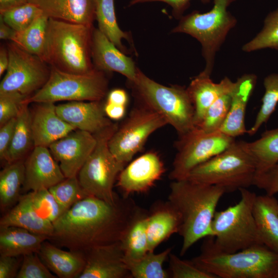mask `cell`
I'll use <instances>...</instances> for the list:
<instances>
[{"label":"cell","mask_w":278,"mask_h":278,"mask_svg":"<svg viewBox=\"0 0 278 278\" xmlns=\"http://www.w3.org/2000/svg\"><path fill=\"white\" fill-rule=\"evenodd\" d=\"M141 209L129 196L114 204L86 196L53 223L54 232L48 240L84 254L93 247L120 241Z\"/></svg>","instance_id":"1"},{"label":"cell","mask_w":278,"mask_h":278,"mask_svg":"<svg viewBox=\"0 0 278 278\" xmlns=\"http://www.w3.org/2000/svg\"><path fill=\"white\" fill-rule=\"evenodd\" d=\"M225 190L187 179L172 181L167 201L179 214L178 233L182 238L180 256L202 238L213 237L212 220Z\"/></svg>","instance_id":"2"},{"label":"cell","mask_w":278,"mask_h":278,"mask_svg":"<svg viewBox=\"0 0 278 278\" xmlns=\"http://www.w3.org/2000/svg\"><path fill=\"white\" fill-rule=\"evenodd\" d=\"M93 26L49 18L41 59L63 72L86 74L94 67L92 58Z\"/></svg>","instance_id":"3"},{"label":"cell","mask_w":278,"mask_h":278,"mask_svg":"<svg viewBox=\"0 0 278 278\" xmlns=\"http://www.w3.org/2000/svg\"><path fill=\"white\" fill-rule=\"evenodd\" d=\"M201 247L191 260L217 278H278V253L263 244L231 253Z\"/></svg>","instance_id":"4"},{"label":"cell","mask_w":278,"mask_h":278,"mask_svg":"<svg viewBox=\"0 0 278 278\" xmlns=\"http://www.w3.org/2000/svg\"><path fill=\"white\" fill-rule=\"evenodd\" d=\"M239 190L240 199L237 204L215 213L212 223L213 236L203 242L214 251L231 253L263 244L253 215L257 195L247 188Z\"/></svg>","instance_id":"5"},{"label":"cell","mask_w":278,"mask_h":278,"mask_svg":"<svg viewBox=\"0 0 278 278\" xmlns=\"http://www.w3.org/2000/svg\"><path fill=\"white\" fill-rule=\"evenodd\" d=\"M129 83L136 101L161 115L179 136L195 127L194 108L186 88L159 83L139 68L135 80Z\"/></svg>","instance_id":"6"},{"label":"cell","mask_w":278,"mask_h":278,"mask_svg":"<svg viewBox=\"0 0 278 278\" xmlns=\"http://www.w3.org/2000/svg\"><path fill=\"white\" fill-rule=\"evenodd\" d=\"M256 172L255 163L242 141H235L223 151L195 168L186 179L222 187L227 193L253 185Z\"/></svg>","instance_id":"7"},{"label":"cell","mask_w":278,"mask_h":278,"mask_svg":"<svg viewBox=\"0 0 278 278\" xmlns=\"http://www.w3.org/2000/svg\"><path fill=\"white\" fill-rule=\"evenodd\" d=\"M236 0H213L212 8L205 13L194 11L182 16L172 33L188 34L201 45L202 54L205 61L203 72L211 75L215 57L229 32L237 21L228 9Z\"/></svg>","instance_id":"8"},{"label":"cell","mask_w":278,"mask_h":278,"mask_svg":"<svg viewBox=\"0 0 278 278\" xmlns=\"http://www.w3.org/2000/svg\"><path fill=\"white\" fill-rule=\"evenodd\" d=\"M118 128L116 124L94 134L96 146L79 171L80 184L88 196L114 204L119 198L113 191L115 181L125 166L111 153L109 141Z\"/></svg>","instance_id":"9"},{"label":"cell","mask_w":278,"mask_h":278,"mask_svg":"<svg viewBox=\"0 0 278 278\" xmlns=\"http://www.w3.org/2000/svg\"><path fill=\"white\" fill-rule=\"evenodd\" d=\"M108 80L105 72L95 68L86 74L65 72L51 67L45 84L24 103L59 101H101L107 95Z\"/></svg>","instance_id":"10"},{"label":"cell","mask_w":278,"mask_h":278,"mask_svg":"<svg viewBox=\"0 0 278 278\" xmlns=\"http://www.w3.org/2000/svg\"><path fill=\"white\" fill-rule=\"evenodd\" d=\"M108 143L116 159L124 166L143 148L149 136L167 124L159 114L137 101Z\"/></svg>","instance_id":"11"},{"label":"cell","mask_w":278,"mask_h":278,"mask_svg":"<svg viewBox=\"0 0 278 278\" xmlns=\"http://www.w3.org/2000/svg\"><path fill=\"white\" fill-rule=\"evenodd\" d=\"M235 141L220 131L204 132L194 127L179 136L177 152L169 178L172 181L186 179L196 167L222 152Z\"/></svg>","instance_id":"12"},{"label":"cell","mask_w":278,"mask_h":278,"mask_svg":"<svg viewBox=\"0 0 278 278\" xmlns=\"http://www.w3.org/2000/svg\"><path fill=\"white\" fill-rule=\"evenodd\" d=\"M7 48L9 62L0 83V93L18 92L27 96L33 94L48 80L51 67L12 42Z\"/></svg>","instance_id":"13"},{"label":"cell","mask_w":278,"mask_h":278,"mask_svg":"<svg viewBox=\"0 0 278 278\" xmlns=\"http://www.w3.org/2000/svg\"><path fill=\"white\" fill-rule=\"evenodd\" d=\"M94 134L76 129L48 146L65 178L76 177L93 151Z\"/></svg>","instance_id":"14"},{"label":"cell","mask_w":278,"mask_h":278,"mask_svg":"<svg viewBox=\"0 0 278 278\" xmlns=\"http://www.w3.org/2000/svg\"><path fill=\"white\" fill-rule=\"evenodd\" d=\"M165 171L164 164L158 154L147 152L124 167L118 176L117 186L124 196L149 190Z\"/></svg>","instance_id":"15"},{"label":"cell","mask_w":278,"mask_h":278,"mask_svg":"<svg viewBox=\"0 0 278 278\" xmlns=\"http://www.w3.org/2000/svg\"><path fill=\"white\" fill-rule=\"evenodd\" d=\"M85 266L78 278H130L120 241L93 247L84 254Z\"/></svg>","instance_id":"16"},{"label":"cell","mask_w":278,"mask_h":278,"mask_svg":"<svg viewBox=\"0 0 278 278\" xmlns=\"http://www.w3.org/2000/svg\"><path fill=\"white\" fill-rule=\"evenodd\" d=\"M47 147L34 146L25 162V192L49 189L65 177Z\"/></svg>","instance_id":"17"},{"label":"cell","mask_w":278,"mask_h":278,"mask_svg":"<svg viewBox=\"0 0 278 278\" xmlns=\"http://www.w3.org/2000/svg\"><path fill=\"white\" fill-rule=\"evenodd\" d=\"M92 58L94 67L103 72H115L133 81L138 68L133 60L119 49L98 28L93 29Z\"/></svg>","instance_id":"18"},{"label":"cell","mask_w":278,"mask_h":278,"mask_svg":"<svg viewBox=\"0 0 278 278\" xmlns=\"http://www.w3.org/2000/svg\"><path fill=\"white\" fill-rule=\"evenodd\" d=\"M58 115L76 129L97 133L113 123L106 116L101 101H72L56 106Z\"/></svg>","instance_id":"19"},{"label":"cell","mask_w":278,"mask_h":278,"mask_svg":"<svg viewBox=\"0 0 278 278\" xmlns=\"http://www.w3.org/2000/svg\"><path fill=\"white\" fill-rule=\"evenodd\" d=\"M31 114L34 146H48L76 129L63 120L52 102L38 103Z\"/></svg>","instance_id":"20"},{"label":"cell","mask_w":278,"mask_h":278,"mask_svg":"<svg viewBox=\"0 0 278 278\" xmlns=\"http://www.w3.org/2000/svg\"><path fill=\"white\" fill-rule=\"evenodd\" d=\"M210 76L202 71L186 88L194 108L195 127L200 123L209 107L221 96L231 93L235 85L227 77L215 83Z\"/></svg>","instance_id":"21"},{"label":"cell","mask_w":278,"mask_h":278,"mask_svg":"<svg viewBox=\"0 0 278 278\" xmlns=\"http://www.w3.org/2000/svg\"><path fill=\"white\" fill-rule=\"evenodd\" d=\"M256 76L245 74L238 78L231 92V102L227 117L219 131L233 137L247 133L245 116L248 101L256 83Z\"/></svg>","instance_id":"22"},{"label":"cell","mask_w":278,"mask_h":278,"mask_svg":"<svg viewBox=\"0 0 278 278\" xmlns=\"http://www.w3.org/2000/svg\"><path fill=\"white\" fill-rule=\"evenodd\" d=\"M49 18L93 26L95 0H26Z\"/></svg>","instance_id":"23"},{"label":"cell","mask_w":278,"mask_h":278,"mask_svg":"<svg viewBox=\"0 0 278 278\" xmlns=\"http://www.w3.org/2000/svg\"><path fill=\"white\" fill-rule=\"evenodd\" d=\"M180 223L179 214L168 201L155 203L147 218L148 251L154 252L162 242L178 233Z\"/></svg>","instance_id":"24"},{"label":"cell","mask_w":278,"mask_h":278,"mask_svg":"<svg viewBox=\"0 0 278 278\" xmlns=\"http://www.w3.org/2000/svg\"><path fill=\"white\" fill-rule=\"evenodd\" d=\"M46 240L38 253L49 270L60 278H78L85 266L84 254L63 250Z\"/></svg>","instance_id":"25"},{"label":"cell","mask_w":278,"mask_h":278,"mask_svg":"<svg viewBox=\"0 0 278 278\" xmlns=\"http://www.w3.org/2000/svg\"><path fill=\"white\" fill-rule=\"evenodd\" d=\"M11 226L45 235L49 238L54 232L53 224L41 217L33 208L28 193L21 195L14 206L1 218L0 227Z\"/></svg>","instance_id":"26"},{"label":"cell","mask_w":278,"mask_h":278,"mask_svg":"<svg viewBox=\"0 0 278 278\" xmlns=\"http://www.w3.org/2000/svg\"><path fill=\"white\" fill-rule=\"evenodd\" d=\"M253 215L264 245L278 253V201L274 196H256Z\"/></svg>","instance_id":"27"},{"label":"cell","mask_w":278,"mask_h":278,"mask_svg":"<svg viewBox=\"0 0 278 278\" xmlns=\"http://www.w3.org/2000/svg\"><path fill=\"white\" fill-rule=\"evenodd\" d=\"M48 236L17 227H0V254L14 257L38 253Z\"/></svg>","instance_id":"28"},{"label":"cell","mask_w":278,"mask_h":278,"mask_svg":"<svg viewBox=\"0 0 278 278\" xmlns=\"http://www.w3.org/2000/svg\"><path fill=\"white\" fill-rule=\"evenodd\" d=\"M242 143L255 163L256 174L267 170L278 162V127L265 131L255 141H242Z\"/></svg>","instance_id":"29"},{"label":"cell","mask_w":278,"mask_h":278,"mask_svg":"<svg viewBox=\"0 0 278 278\" xmlns=\"http://www.w3.org/2000/svg\"><path fill=\"white\" fill-rule=\"evenodd\" d=\"M25 163L22 160L8 164L0 172V207L2 211L18 201L25 181Z\"/></svg>","instance_id":"30"},{"label":"cell","mask_w":278,"mask_h":278,"mask_svg":"<svg viewBox=\"0 0 278 278\" xmlns=\"http://www.w3.org/2000/svg\"><path fill=\"white\" fill-rule=\"evenodd\" d=\"M148 213L141 209L130 223L120 241L124 258H138L148 251L146 221Z\"/></svg>","instance_id":"31"},{"label":"cell","mask_w":278,"mask_h":278,"mask_svg":"<svg viewBox=\"0 0 278 278\" xmlns=\"http://www.w3.org/2000/svg\"><path fill=\"white\" fill-rule=\"evenodd\" d=\"M95 15L98 29L119 49L126 53L123 39L131 41L130 34L119 27L115 12L114 0H95Z\"/></svg>","instance_id":"32"},{"label":"cell","mask_w":278,"mask_h":278,"mask_svg":"<svg viewBox=\"0 0 278 278\" xmlns=\"http://www.w3.org/2000/svg\"><path fill=\"white\" fill-rule=\"evenodd\" d=\"M24 103L17 116L15 128L5 160L8 164L22 160L33 144L31 114Z\"/></svg>","instance_id":"33"},{"label":"cell","mask_w":278,"mask_h":278,"mask_svg":"<svg viewBox=\"0 0 278 278\" xmlns=\"http://www.w3.org/2000/svg\"><path fill=\"white\" fill-rule=\"evenodd\" d=\"M169 248L161 252H148L136 258H124V262L131 275L134 278H168L163 264L171 253Z\"/></svg>","instance_id":"34"},{"label":"cell","mask_w":278,"mask_h":278,"mask_svg":"<svg viewBox=\"0 0 278 278\" xmlns=\"http://www.w3.org/2000/svg\"><path fill=\"white\" fill-rule=\"evenodd\" d=\"M49 19L42 13L26 28L15 31L11 42L41 58L45 44Z\"/></svg>","instance_id":"35"},{"label":"cell","mask_w":278,"mask_h":278,"mask_svg":"<svg viewBox=\"0 0 278 278\" xmlns=\"http://www.w3.org/2000/svg\"><path fill=\"white\" fill-rule=\"evenodd\" d=\"M265 92L262 104L252 127L247 130L249 135L255 134L261 126L266 123L274 112L278 103V74H272L264 80Z\"/></svg>","instance_id":"36"},{"label":"cell","mask_w":278,"mask_h":278,"mask_svg":"<svg viewBox=\"0 0 278 278\" xmlns=\"http://www.w3.org/2000/svg\"><path fill=\"white\" fill-rule=\"evenodd\" d=\"M278 49V9L269 13L262 29L242 47L245 52L267 48Z\"/></svg>","instance_id":"37"},{"label":"cell","mask_w":278,"mask_h":278,"mask_svg":"<svg viewBox=\"0 0 278 278\" xmlns=\"http://www.w3.org/2000/svg\"><path fill=\"white\" fill-rule=\"evenodd\" d=\"M42 13L43 11L38 6L26 2L0 12V18L15 31H20L28 27Z\"/></svg>","instance_id":"38"},{"label":"cell","mask_w":278,"mask_h":278,"mask_svg":"<svg viewBox=\"0 0 278 278\" xmlns=\"http://www.w3.org/2000/svg\"><path fill=\"white\" fill-rule=\"evenodd\" d=\"M231 93L221 96L214 102L207 109L200 123L195 127L206 133L219 131L229 112Z\"/></svg>","instance_id":"39"},{"label":"cell","mask_w":278,"mask_h":278,"mask_svg":"<svg viewBox=\"0 0 278 278\" xmlns=\"http://www.w3.org/2000/svg\"><path fill=\"white\" fill-rule=\"evenodd\" d=\"M31 204L42 218L53 224L65 212L48 189L28 192Z\"/></svg>","instance_id":"40"},{"label":"cell","mask_w":278,"mask_h":278,"mask_svg":"<svg viewBox=\"0 0 278 278\" xmlns=\"http://www.w3.org/2000/svg\"><path fill=\"white\" fill-rule=\"evenodd\" d=\"M48 189L65 211L78 201L88 196L82 189L77 176L65 178Z\"/></svg>","instance_id":"41"},{"label":"cell","mask_w":278,"mask_h":278,"mask_svg":"<svg viewBox=\"0 0 278 278\" xmlns=\"http://www.w3.org/2000/svg\"><path fill=\"white\" fill-rule=\"evenodd\" d=\"M168 259L169 274L172 278H217L199 268L191 259H182L171 253Z\"/></svg>","instance_id":"42"},{"label":"cell","mask_w":278,"mask_h":278,"mask_svg":"<svg viewBox=\"0 0 278 278\" xmlns=\"http://www.w3.org/2000/svg\"><path fill=\"white\" fill-rule=\"evenodd\" d=\"M16 278H55L38 253L23 255Z\"/></svg>","instance_id":"43"},{"label":"cell","mask_w":278,"mask_h":278,"mask_svg":"<svg viewBox=\"0 0 278 278\" xmlns=\"http://www.w3.org/2000/svg\"><path fill=\"white\" fill-rule=\"evenodd\" d=\"M27 97L18 92L0 93V126L17 117Z\"/></svg>","instance_id":"44"},{"label":"cell","mask_w":278,"mask_h":278,"mask_svg":"<svg viewBox=\"0 0 278 278\" xmlns=\"http://www.w3.org/2000/svg\"><path fill=\"white\" fill-rule=\"evenodd\" d=\"M253 185L269 196L278 194V162L267 170L255 175Z\"/></svg>","instance_id":"45"},{"label":"cell","mask_w":278,"mask_h":278,"mask_svg":"<svg viewBox=\"0 0 278 278\" xmlns=\"http://www.w3.org/2000/svg\"><path fill=\"white\" fill-rule=\"evenodd\" d=\"M16 117L13 118L0 126V158L5 160L14 134Z\"/></svg>","instance_id":"46"},{"label":"cell","mask_w":278,"mask_h":278,"mask_svg":"<svg viewBox=\"0 0 278 278\" xmlns=\"http://www.w3.org/2000/svg\"><path fill=\"white\" fill-rule=\"evenodd\" d=\"M18 257L0 256V278L16 277L20 267Z\"/></svg>","instance_id":"47"},{"label":"cell","mask_w":278,"mask_h":278,"mask_svg":"<svg viewBox=\"0 0 278 278\" xmlns=\"http://www.w3.org/2000/svg\"><path fill=\"white\" fill-rule=\"evenodd\" d=\"M204 3H209L211 0H201ZM190 0H131L129 6L153 2H161L169 5L172 9L173 15L181 18L185 10L188 7Z\"/></svg>","instance_id":"48"},{"label":"cell","mask_w":278,"mask_h":278,"mask_svg":"<svg viewBox=\"0 0 278 278\" xmlns=\"http://www.w3.org/2000/svg\"><path fill=\"white\" fill-rule=\"evenodd\" d=\"M126 106L112 104L106 102L104 105L106 115L110 119L119 120L122 118L126 112Z\"/></svg>","instance_id":"49"},{"label":"cell","mask_w":278,"mask_h":278,"mask_svg":"<svg viewBox=\"0 0 278 278\" xmlns=\"http://www.w3.org/2000/svg\"><path fill=\"white\" fill-rule=\"evenodd\" d=\"M128 97L126 92L120 89H116L110 91L107 96V102L126 106Z\"/></svg>","instance_id":"50"},{"label":"cell","mask_w":278,"mask_h":278,"mask_svg":"<svg viewBox=\"0 0 278 278\" xmlns=\"http://www.w3.org/2000/svg\"><path fill=\"white\" fill-rule=\"evenodd\" d=\"M15 31L0 18V38L2 40H10L13 39Z\"/></svg>","instance_id":"51"},{"label":"cell","mask_w":278,"mask_h":278,"mask_svg":"<svg viewBox=\"0 0 278 278\" xmlns=\"http://www.w3.org/2000/svg\"><path fill=\"white\" fill-rule=\"evenodd\" d=\"M9 62L8 51L7 47L1 46L0 49V76L7 71Z\"/></svg>","instance_id":"52"},{"label":"cell","mask_w":278,"mask_h":278,"mask_svg":"<svg viewBox=\"0 0 278 278\" xmlns=\"http://www.w3.org/2000/svg\"><path fill=\"white\" fill-rule=\"evenodd\" d=\"M27 2L26 0H0V12L10 9Z\"/></svg>","instance_id":"53"}]
</instances>
